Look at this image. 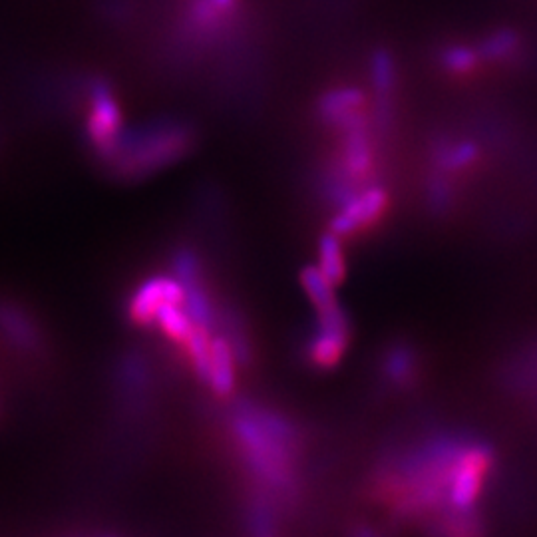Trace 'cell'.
Returning a JSON list of instances; mask_svg holds the SVG:
<instances>
[{
    "label": "cell",
    "instance_id": "cell-4",
    "mask_svg": "<svg viewBox=\"0 0 537 537\" xmlns=\"http://www.w3.org/2000/svg\"><path fill=\"white\" fill-rule=\"evenodd\" d=\"M191 146V130L185 126H162L140 142L134 150L128 168L136 174H148L170 166Z\"/></svg>",
    "mask_w": 537,
    "mask_h": 537
},
{
    "label": "cell",
    "instance_id": "cell-14",
    "mask_svg": "<svg viewBox=\"0 0 537 537\" xmlns=\"http://www.w3.org/2000/svg\"><path fill=\"white\" fill-rule=\"evenodd\" d=\"M520 48L522 38L510 28H498L476 44L482 62H496V64H508L512 58L520 54Z\"/></svg>",
    "mask_w": 537,
    "mask_h": 537
},
{
    "label": "cell",
    "instance_id": "cell-16",
    "mask_svg": "<svg viewBox=\"0 0 537 537\" xmlns=\"http://www.w3.org/2000/svg\"><path fill=\"white\" fill-rule=\"evenodd\" d=\"M301 285L317 313L339 305L337 295H335V285L325 277V273L319 267L315 265L305 267L301 271Z\"/></svg>",
    "mask_w": 537,
    "mask_h": 537
},
{
    "label": "cell",
    "instance_id": "cell-9",
    "mask_svg": "<svg viewBox=\"0 0 537 537\" xmlns=\"http://www.w3.org/2000/svg\"><path fill=\"white\" fill-rule=\"evenodd\" d=\"M237 358L225 337H213L211 341V372H209V388L215 396L227 398L235 392L237 384Z\"/></svg>",
    "mask_w": 537,
    "mask_h": 537
},
{
    "label": "cell",
    "instance_id": "cell-12",
    "mask_svg": "<svg viewBox=\"0 0 537 537\" xmlns=\"http://www.w3.org/2000/svg\"><path fill=\"white\" fill-rule=\"evenodd\" d=\"M480 158V148L472 140H446L434 152L436 172L452 176L472 168Z\"/></svg>",
    "mask_w": 537,
    "mask_h": 537
},
{
    "label": "cell",
    "instance_id": "cell-18",
    "mask_svg": "<svg viewBox=\"0 0 537 537\" xmlns=\"http://www.w3.org/2000/svg\"><path fill=\"white\" fill-rule=\"evenodd\" d=\"M154 325H158L162 329V333L176 345H185V341L189 339L191 331H193V321L191 317L187 315V311L183 309V305H176V303H168L164 305L158 315H156V321Z\"/></svg>",
    "mask_w": 537,
    "mask_h": 537
},
{
    "label": "cell",
    "instance_id": "cell-23",
    "mask_svg": "<svg viewBox=\"0 0 537 537\" xmlns=\"http://www.w3.org/2000/svg\"><path fill=\"white\" fill-rule=\"evenodd\" d=\"M259 537H271V536H267V534H265V536H259Z\"/></svg>",
    "mask_w": 537,
    "mask_h": 537
},
{
    "label": "cell",
    "instance_id": "cell-2",
    "mask_svg": "<svg viewBox=\"0 0 537 537\" xmlns=\"http://www.w3.org/2000/svg\"><path fill=\"white\" fill-rule=\"evenodd\" d=\"M349 345L351 321L339 303L327 311L317 313V327L305 347V357L315 368L329 370L343 360Z\"/></svg>",
    "mask_w": 537,
    "mask_h": 537
},
{
    "label": "cell",
    "instance_id": "cell-8",
    "mask_svg": "<svg viewBox=\"0 0 537 537\" xmlns=\"http://www.w3.org/2000/svg\"><path fill=\"white\" fill-rule=\"evenodd\" d=\"M92 96H94V102H92V114L88 120V134L98 150L108 152L116 144L118 130L122 124V114L110 90L104 84H96L92 90Z\"/></svg>",
    "mask_w": 537,
    "mask_h": 537
},
{
    "label": "cell",
    "instance_id": "cell-15",
    "mask_svg": "<svg viewBox=\"0 0 537 537\" xmlns=\"http://www.w3.org/2000/svg\"><path fill=\"white\" fill-rule=\"evenodd\" d=\"M319 269L325 277L337 287L347 279V255L343 249V239L331 231H327L319 239Z\"/></svg>",
    "mask_w": 537,
    "mask_h": 537
},
{
    "label": "cell",
    "instance_id": "cell-3",
    "mask_svg": "<svg viewBox=\"0 0 537 537\" xmlns=\"http://www.w3.org/2000/svg\"><path fill=\"white\" fill-rule=\"evenodd\" d=\"M388 207V193L382 185L368 183L355 191L345 203L337 207L329 231L341 239L353 237L374 227Z\"/></svg>",
    "mask_w": 537,
    "mask_h": 537
},
{
    "label": "cell",
    "instance_id": "cell-17",
    "mask_svg": "<svg viewBox=\"0 0 537 537\" xmlns=\"http://www.w3.org/2000/svg\"><path fill=\"white\" fill-rule=\"evenodd\" d=\"M211 331L203 327H193L189 339L185 341L183 349L189 358V364L193 368V374L199 378V382L209 384V372H211Z\"/></svg>",
    "mask_w": 537,
    "mask_h": 537
},
{
    "label": "cell",
    "instance_id": "cell-5",
    "mask_svg": "<svg viewBox=\"0 0 537 537\" xmlns=\"http://www.w3.org/2000/svg\"><path fill=\"white\" fill-rule=\"evenodd\" d=\"M185 289L178 279L172 275H156L146 279L132 295L128 315L140 327H150L156 321L158 311L168 305L176 303L183 305Z\"/></svg>",
    "mask_w": 537,
    "mask_h": 537
},
{
    "label": "cell",
    "instance_id": "cell-21",
    "mask_svg": "<svg viewBox=\"0 0 537 537\" xmlns=\"http://www.w3.org/2000/svg\"><path fill=\"white\" fill-rule=\"evenodd\" d=\"M172 267H174V277L178 279L183 287L203 281L201 261H199L197 253L193 249H189V247H181L176 251Z\"/></svg>",
    "mask_w": 537,
    "mask_h": 537
},
{
    "label": "cell",
    "instance_id": "cell-19",
    "mask_svg": "<svg viewBox=\"0 0 537 537\" xmlns=\"http://www.w3.org/2000/svg\"><path fill=\"white\" fill-rule=\"evenodd\" d=\"M438 62L444 68V72H448L452 76H468L480 68L482 58H480L478 50L472 46L450 44V46L440 50Z\"/></svg>",
    "mask_w": 537,
    "mask_h": 537
},
{
    "label": "cell",
    "instance_id": "cell-11",
    "mask_svg": "<svg viewBox=\"0 0 537 537\" xmlns=\"http://www.w3.org/2000/svg\"><path fill=\"white\" fill-rule=\"evenodd\" d=\"M426 530L432 537H484V526L476 510H442L426 520Z\"/></svg>",
    "mask_w": 537,
    "mask_h": 537
},
{
    "label": "cell",
    "instance_id": "cell-1",
    "mask_svg": "<svg viewBox=\"0 0 537 537\" xmlns=\"http://www.w3.org/2000/svg\"><path fill=\"white\" fill-rule=\"evenodd\" d=\"M231 432L255 484L269 496L289 498L297 490L299 428L277 410L243 404L231 418Z\"/></svg>",
    "mask_w": 537,
    "mask_h": 537
},
{
    "label": "cell",
    "instance_id": "cell-13",
    "mask_svg": "<svg viewBox=\"0 0 537 537\" xmlns=\"http://www.w3.org/2000/svg\"><path fill=\"white\" fill-rule=\"evenodd\" d=\"M239 0H193L189 10V24L199 34H211L235 14Z\"/></svg>",
    "mask_w": 537,
    "mask_h": 537
},
{
    "label": "cell",
    "instance_id": "cell-6",
    "mask_svg": "<svg viewBox=\"0 0 537 537\" xmlns=\"http://www.w3.org/2000/svg\"><path fill=\"white\" fill-rule=\"evenodd\" d=\"M398 84L396 60L388 50H376L370 58V86L374 94V128L388 132L394 120V92Z\"/></svg>",
    "mask_w": 537,
    "mask_h": 537
},
{
    "label": "cell",
    "instance_id": "cell-10",
    "mask_svg": "<svg viewBox=\"0 0 537 537\" xmlns=\"http://www.w3.org/2000/svg\"><path fill=\"white\" fill-rule=\"evenodd\" d=\"M380 372H382V378L390 386H394L398 390L412 388L416 382V376L420 372L418 357H416L414 349L410 345H394V347L386 349V353L382 357Z\"/></svg>",
    "mask_w": 537,
    "mask_h": 537
},
{
    "label": "cell",
    "instance_id": "cell-20",
    "mask_svg": "<svg viewBox=\"0 0 537 537\" xmlns=\"http://www.w3.org/2000/svg\"><path fill=\"white\" fill-rule=\"evenodd\" d=\"M0 329L24 349H32L36 343V331L28 317L8 305H0Z\"/></svg>",
    "mask_w": 537,
    "mask_h": 537
},
{
    "label": "cell",
    "instance_id": "cell-22",
    "mask_svg": "<svg viewBox=\"0 0 537 537\" xmlns=\"http://www.w3.org/2000/svg\"><path fill=\"white\" fill-rule=\"evenodd\" d=\"M351 537H382V534L376 532V530H372L370 526H357V528L353 530Z\"/></svg>",
    "mask_w": 537,
    "mask_h": 537
},
{
    "label": "cell",
    "instance_id": "cell-7",
    "mask_svg": "<svg viewBox=\"0 0 537 537\" xmlns=\"http://www.w3.org/2000/svg\"><path fill=\"white\" fill-rule=\"evenodd\" d=\"M366 108V92L357 86H339L325 92L317 104L319 120L331 128L345 130L360 122Z\"/></svg>",
    "mask_w": 537,
    "mask_h": 537
}]
</instances>
